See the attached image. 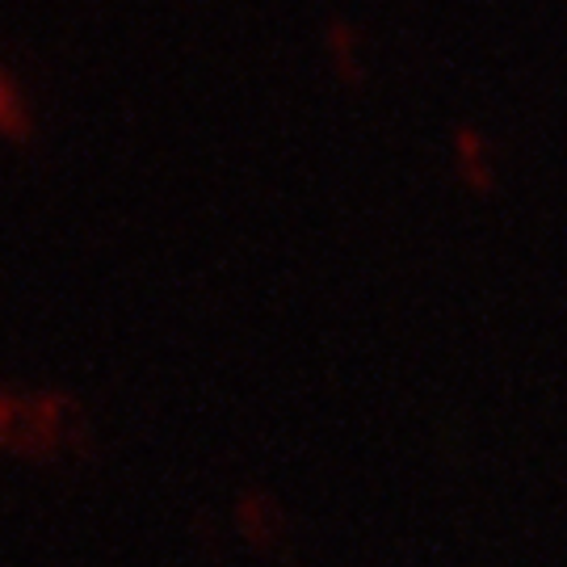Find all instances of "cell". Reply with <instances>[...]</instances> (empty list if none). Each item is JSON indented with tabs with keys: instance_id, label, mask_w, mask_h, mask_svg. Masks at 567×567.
Listing matches in <instances>:
<instances>
[{
	"instance_id": "1",
	"label": "cell",
	"mask_w": 567,
	"mask_h": 567,
	"mask_svg": "<svg viewBox=\"0 0 567 567\" xmlns=\"http://www.w3.org/2000/svg\"><path fill=\"white\" fill-rule=\"evenodd\" d=\"M0 131L4 135H18L25 131V102H21L18 84L0 72Z\"/></svg>"
}]
</instances>
